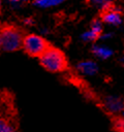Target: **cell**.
<instances>
[{
	"mask_svg": "<svg viewBox=\"0 0 124 132\" xmlns=\"http://www.w3.org/2000/svg\"><path fill=\"white\" fill-rule=\"evenodd\" d=\"M92 52L96 57L100 59H107L113 55V51L111 48L102 45H94L92 47Z\"/></svg>",
	"mask_w": 124,
	"mask_h": 132,
	"instance_id": "7",
	"label": "cell"
},
{
	"mask_svg": "<svg viewBox=\"0 0 124 132\" xmlns=\"http://www.w3.org/2000/svg\"><path fill=\"white\" fill-rule=\"evenodd\" d=\"M41 66L51 72H61L67 68L65 55L57 47L50 45L48 50L39 57Z\"/></svg>",
	"mask_w": 124,
	"mask_h": 132,
	"instance_id": "2",
	"label": "cell"
},
{
	"mask_svg": "<svg viewBox=\"0 0 124 132\" xmlns=\"http://www.w3.org/2000/svg\"><path fill=\"white\" fill-rule=\"evenodd\" d=\"M100 18L104 23L112 25H119L122 21L121 11L119 9H116V6L113 5V3H110L101 9Z\"/></svg>",
	"mask_w": 124,
	"mask_h": 132,
	"instance_id": "4",
	"label": "cell"
},
{
	"mask_svg": "<svg viewBox=\"0 0 124 132\" xmlns=\"http://www.w3.org/2000/svg\"><path fill=\"white\" fill-rule=\"evenodd\" d=\"M11 2L13 3H19V2H24V1H27V0H10Z\"/></svg>",
	"mask_w": 124,
	"mask_h": 132,
	"instance_id": "14",
	"label": "cell"
},
{
	"mask_svg": "<svg viewBox=\"0 0 124 132\" xmlns=\"http://www.w3.org/2000/svg\"><path fill=\"white\" fill-rule=\"evenodd\" d=\"M82 37H83V39H84L85 41H94V40H96V39L99 38V36H98L97 34H95V33H94L93 31H91V30H88L87 32H85Z\"/></svg>",
	"mask_w": 124,
	"mask_h": 132,
	"instance_id": "11",
	"label": "cell"
},
{
	"mask_svg": "<svg viewBox=\"0 0 124 132\" xmlns=\"http://www.w3.org/2000/svg\"><path fill=\"white\" fill-rule=\"evenodd\" d=\"M96 5H99V6H101V8H103L104 6H106V5H109L110 3H112L111 2V0H92Z\"/></svg>",
	"mask_w": 124,
	"mask_h": 132,
	"instance_id": "12",
	"label": "cell"
},
{
	"mask_svg": "<svg viewBox=\"0 0 124 132\" xmlns=\"http://www.w3.org/2000/svg\"><path fill=\"white\" fill-rule=\"evenodd\" d=\"M49 42L41 36L36 34H27L23 40V50L31 57H40L50 46Z\"/></svg>",
	"mask_w": 124,
	"mask_h": 132,
	"instance_id": "3",
	"label": "cell"
},
{
	"mask_svg": "<svg viewBox=\"0 0 124 132\" xmlns=\"http://www.w3.org/2000/svg\"><path fill=\"white\" fill-rule=\"evenodd\" d=\"M91 31H93L95 34H97L99 37H101L102 34V26H101V22L99 20H94L91 24Z\"/></svg>",
	"mask_w": 124,
	"mask_h": 132,
	"instance_id": "9",
	"label": "cell"
},
{
	"mask_svg": "<svg viewBox=\"0 0 124 132\" xmlns=\"http://www.w3.org/2000/svg\"><path fill=\"white\" fill-rule=\"evenodd\" d=\"M63 0H35L34 4L39 7H51L61 3Z\"/></svg>",
	"mask_w": 124,
	"mask_h": 132,
	"instance_id": "8",
	"label": "cell"
},
{
	"mask_svg": "<svg viewBox=\"0 0 124 132\" xmlns=\"http://www.w3.org/2000/svg\"><path fill=\"white\" fill-rule=\"evenodd\" d=\"M106 108L113 112H118L123 108V102L116 97H109L105 100Z\"/></svg>",
	"mask_w": 124,
	"mask_h": 132,
	"instance_id": "6",
	"label": "cell"
},
{
	"mask_svg": "<svg viewBox=\"0 0 124 132\" xmlns=\"http://www.w3.org/2000/svg\"><path fill=\"white\" fill-rule=\"evenodd\" d=\"M0 132H14V129L8 121L2 119L0 121Z\"/></svg>",
	"mask_w": 124,
	"mask_h": 132,
	"instance_id": "10",
	"label": "cell"
},
{
	"mask_svg": "<svg viewBox=\"0 0 124 132\" xmlns=\"http://www.w3.org/2000/svg\"><path fill=\"white\" fill-rule=\"evenodd\" d=\"M123 116H124V109H123Z\"/></svg>",
	"mask_w": 124,
	"mask_h": 132,
	"instance_id": "16",
	"label": "cell"
},
{
	"mask_svg": "<svg viewBox=\"0 0 124 132\" xmlns=\"http://www.w3.org/2000/svg\"><path fill=\"white\" fill-rule=\"evenodd\" d=\"M78 69L83 74L94 75L97 72L98 67H97V64L95 62L90 61V60H86V61H82L78 64Z\"/></svg>",
	"mask_w": 124,
	"mask_h": 132,
	"instance_id": "5",
	"label": "cell"
},
{
	"mask_svg": "<svg viewBox=\"0 0 124 132\" xmlns=\"http://www.w3.org/2000/svg\"><path fill=\"white\" fill-rule=\"evenodd\" d=\"M121 61H122V64H123V65H124V56H123V57H122V59H121Z\"/></svg>",
	"mask_w": 124,
	"mask_h": 132,
	"instance_id": "15",
	"label": "cell"
},
{
	"mask_svg": "<svg viewBox=\"0 0 124 132\" xmlns=\"http://www.w3.org/2000/svg\"><path fill=\"white\" fill-rule=\"evenodd\" d=\"M24 22H25V24H31V23H33V21H32L31 19H27V20H25Z\"/></svg>",
	"mask_w": 124,
	"mask_h": 132,
	"instance_id": "13",
	"label": "cell"
},
{
	"mask_svg": "<svg viewBox=\"0 0 124 132\" xmlns=\"http://www.w3.org/2000/svg\"><path fill=\"white\" fill-rule=\"evenodd\" d=\"M25 35L23 31L9 24H3L0 30V46L4 52H14L22 47Z\"/></svg>",
	"mask_w": 124,
	"mask_h": 132,
	"instance_id": "1",
	"label": "cell"
}]
</instances>
